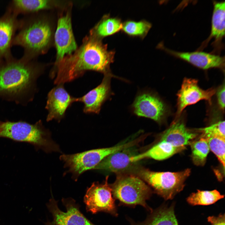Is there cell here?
<instances>
[{
    "label": "cell",
    "mask_w": 225,
    "mask_h": 225,
    "mask_svg": "<svg viewBox=\"0 0 225 225\" xmlns=\"http://www.w3.org/2000/svg\"><path fill=\"white\" fill-rule=\"evenodd\" d=\"M115 52L109 51L107 45L94 38L85 42L73 57L62 60L57 65L53 74L55 85L64 84L82 76L88 71L103 75L112 73L110 65L114 61Z\"/></svg>",
    "instance_id": "cell-1"
},
{
    "label": "cell",
    "mask_w": 225,
    "mask_h": 225,
    "mask_svg": "<svg viewBox=\"0 0 225 225\" xmlns=\"http://www.w3.org/2000/svg\"><path fill=\"white\" fill-rule=\"evenodd\" d=\"M42 68L23 57L0 60V97L18 103L31 100Z\"/></svg>",
    "instance_id": "cell-2"
},
{
    "label": "cell",
    "mask_w": 225,
    "mask_h": 225,
    "mask_svg": "<svg viewBox=\"0 0 225 225\" xmlns=\"http://www.w3.org/2000/svg\"><path fill=\"white\" fill-rule=\"evenodd\" d=\"M20 20L18 32L13 45L19 46L24 49L22 57L33 60L46 50L51 40L52 28L45 18L38 15H26Z\"/></svg>",
    "instance_id": "cell-3"
},
{
    "label": "cell",
    "mask_w": 225,
    "mask_h": 225,
    "mask_svg": "<svg viewBox=\"0 0 225 225\" xmlns=\"http://www.w3.org/2000/svg\"><path fill=\"white\" fill-rule=\"evenodd\" d=\"M0 138L28 143L46 152L59 151L41 120L33 124L22 121H0Z\"/></svg>",
    "instance_id": "cell-4"
},
{
    "label": "cell",
    "mask_w": 225,
    "mask_h": 225,
    "mask_svg": "<svg viewBox=\"0 0 225 225\" xmlns=\"http://www.w3.org/2000/svg\"><path fill=\"white\" fill-rule=\"evenodd\" d=\"M110 186L113 198L118 200L121 205L129 206L140 205L150 212L152 210L146 203L152 191L137 175H119L115 182Z\"/></svg>",
    "instance_id": "cell-5"
},
{
    "label": "cell",
    "mask_w": 225,
    "mask_h": 225,
    "mask_svg": "<svg viewBox=\"0 0 225 225\" xmlns=\"http://www.w3.org/2000/svg\"><path fill=\"white\" fill-rule=\"evenodd\" d=\"M191 170L187 169L177 172H157L142 168L137 172L138 176L166 200L172 199L182 190L185 180Z\"/></svg>",
    "instance_id": "cell-6"
},
{
    "label": "cell",
    "mask_w": 225,
    "mask_h": 225,
    "mask_svg": "<svg viewBox=\"0 0 225 225\" xmlns=\"http://www.w3.org/2000/svg\"><path fill=\"white\" fill-rule=\"evenodd\" d=\"M139 142L137 138L128 142H124L112 147L91 150L72 155L63 154L60 159L65 163V167L72 173L73 177L77 178L85 171L94 168L103 159L117 151L135 146Z\"/></svg>",
    "instance_id": "cell-7"
},
{
    "label": "cell",
    "mask_w": 225,
    "mask_h": 225,
    "mask_svg": "<svg viewBox=\"0 0 225 225\" xmlns=\"http://www.w3.org/2000/svg\"><path fill=\"white\" fill-rule=\"evenodd\" d=\"M108 176L102 183L94 182L88 188L84 198L87 212L96 214L102 212L114 216L118 215L112 189L108 183Z\"/></svg>",
    "instance_id": "cell-8"
},
{
    "label": "cell",
    "mask_w": 225,
    "mask_h": 225,
    "mask_svg": "<svg viewBox=\"0 0 225 225\" xmlns=\"http://www.w3.org/2000/svg\"><path fill=\"white\" fill-rule=\"evenodd\" d=\"M130 107L132 112L137 116L148 118L160 124L163 121L166 112L162 101L148 89L138 92Z\"/></svg>",
    "instance_id": "cell-9"
},
{
    "label": "cell",
    "mask_w": 225,
    "mask_h": 225,
    "mask_svg": "<svg viewBox=\"0 0 225 225\" xmlns=\"http://www.w3.org/2000/svg\"><path fill=\"white\" fill-rule=\"evenodd\" d=\"M62 201L66 209L65 212L58 207V202L52 198L47 205L52 214L55 225H95L81 213L79 206L72 198H63Z\"/></svg>",
    "instance_id": "cell-10"
},
{
    "label": "cell",
    "mask_w": 225,
    "mask_h": 225,
    "mask_svg": "<svg viewBox=\"0 0 225 225\" xmlns=\"http://www.w3.org/2000/svg\"><path fill=\"white\" fill-rule=\"evenodd\" d=\"M112 77L123 80L112 73L104 75L100 84L82 97L78 98L77 102L83 104L84 113L97 114L100 113L104 103L113 95L111 85Z\"/></svg>",
    "instance_id": "cell-11"
},
{
    "label": "cell",
    "mask_w": 225,
    "mask_h": 225,
    "mask_svg": "<svg viewBox=\"0 0 225 225\" xmlns=\"http://www.w3.org/2000/svg\"><path fill=\"white\" fill-rule=\"evenodd\" d=\"M78 98L71 95L65 89L64 84H59L48 92L45 107L48 112L46 120L58 122L63 118L67 109L75 102Z\"/></svg>",
    "instance_id": "cell-12"
},
{
    "label": "cell",
    "mask_w": 225,
    "mask_h": 225,
    "mask_svg": "<svg viewBox=\"0 0 225 225\" xmlns=\"http://www.w3.org/2000/svg\"><path fill=\"white\" fill-rule=\"evenodd\" d=\"M216 90L210 88L204 90L198 85L197 80L188 78L183 80L181 88L178 94L177 116L188 106L195 104L201 100H205L211 104Z\"/></svg>",
    "instance_id": "cell-13"
},
{
    "label": "cell",
    "mask_w": 225,
    "mask_h": 225,
    "mask_svg": "<svg viewBox=\"0 0 225 225\" xmlns=\"http://www.w3.org/2000/svg\"><path fill=\"white\" fill-rule=\"evenodd\" d=\"M54 39L57 50L56 65L63 60L65 55L71 54L77 49L69 14L63 15L58 19Z\"/></svg>",
    "instance_id": "cell-14"
},
{
    "label": "cell",
    "mask_w": 225,
    "mask_h": 225,
    "mask_svg": "<svg viewBox=\"0 0 225 225\" xmlns=\"http://www.w3.org/2000/svg\"><path fill=\"white\" fill-rule=\"evenodd\" d=\"M17 16L7 8L0 17V60L12 57L11 48L20 23Z\"/></svg>",
    "instance_id": "cell-15"
},
{
    "label": "cell",
    "mask_w": 225,
    "mask_h": 225,
    "mask_svg": "<svg viewBox=\"0 0 225 225\" xmlns=\"http://www.w3.org/2000/svg\"><path fill=\"white\" fill-rule=\"evenodd\" d=\"M161 48L170 54L203 69L224 68V57L200 51L191 52L176 51L167 48L162 45Z\"/></svg>",
    "instance_id": "cell-16"
},
{
    "label": "cell",
    "mask_w": 225,
    "mask_h": 225,
    "mask_svg": "<svg viewBox=\"0 0 225 225\" xmlns=\"http://www.w3.org/2000/svg\"><path fill=\"white\" fill-rule=\"evenodd\" d=\"M134 146L123 149L109 155L103 159L93 169L117 173L127 170L135 163L132 161V157L138 154Z\"/></svg>",
    "instance_id": "cell-17"
},
{
    "label": "cell",
    "mask_w": 225,
    "mask_h": 225,
    "mask_svg": "<svg viewBox=\"0 0 225 225\" xmlns=\"http://www.w3.org/2000/svg\"><path fill=\"white\" fill-rule=\"evenodd\" d=\"M198 135L188 129L182 120H177L162 133L160 141H164L174 147L185 149Z\"/></svg>",
    "instance_id": "cell-18"
},
{
    "label": "cell",
    "mask_w": 225,
    "mask_h": 225,
    "mask_svg": "<svg viewBox=\"0 0 225 225\" xmlns=\"http://www.w3.org/2000/svg\"><path fill=\"white\" fill-rule=\"evenodd\" d=\"M174 205L169 207L163 205L150 212L146 219L136 222L129 218L131 225H178L175 214Z\"/></svg>",
    "instance_id": "cell-19"
},
{
    "label": "cell",
    "mask_w": 225,
    "mask_h": 225,
    "mask_svg": "<svg viewBox=\"0 0 225 225\" xmlns=\"http://www.w3.org/2000/svg\"><path fill=\"white\" fill-rule=\"evenodd\" d=\"M184 149L174 147L166 142L160 141L148 150L133 156L132 161L133 162L135 163L146 158L158 160H163Z\"/></svg>",
    "instance_id": "cell-20"
},
{
    "label": "cell",
    "mask_w": 225,
    "mask_h": 225,
    "mask_svg": "<svg viewBox=\"0 0 225 225\" xmlns=\"http://www.w3.org/2000/svg\"><path fill=\"white\" fill-rule=\"evenodd\" d=\"M55 3L45 0H13L7 9L17 16L20 14L27 15L50 8Z\"/></svg>",
    "instance_id": "cell-21"
},
{
    "label": "cell",
    "mask_w": 225,
    "mask_h": 225,
    "mask_svg": "<svg viewBox=\"0 0 225 225\" xmlns=\"http://www.w3.org/2000/svg\"><path fill=\"white\" fill-rule=\"evenodd\" d=\"M225 14V2H215L212 18L210 38L219 40L224 36Z\"/></svg>",
    "instance_id": "cell-22"
},
{
    "label": "cell",
    "mask_w": 225,
    "mask_h": 225,
    "mask_svg": "<svg viewBox=\"0 0 225 225\" xmlns=\"http://www.w3.org/2000/svg\"><path fill=\"white\" fill-rule=\"evenodd\" d=\"M122 26V23L120 19L105 15L94 28L95 38L100 39L113 35L121 30Z\"/></svg>",
    "instance_id": "cell-23"
},
{
    "label": "cell",
    "mask_w": 225,
    "mask_h": 225,
    "mask_svg": "<svg viewBox=\"0 0 225 225\" xmlns=\"http://www.w3.org/2000/svg\"><path fill=\"white\" fill-rule=\"evenodd\" d=\"M224 195L221 194L216 190L212 191H201L198 190L197 192L192 193L187 199L188 203L192 205H208L213 204L223 198Z\"/></svg>",
    "instance_id": "cell-24"
},
{
    "label": "cell",
    "mask_w": 225,
    "mask_h": 225,
    "mask_svg": "<svg viewBox=\"0 0 225 225\" xmlns=\"http://www.w3.org/2000/svg\"><path fill=\"white\" fill-rule=\"evenodd\" d=\"M190 145L193 162L197 166L204 165L210 149L206 139L201 136L198 139L192 141Z\"/></svg>",
    "instance_id": "cell-25"
},
{
    "label": "cell",
    "mask_w": 225,
    "mask_h": 225,
    "mask_svg": "<svg viewBox=\"0 0 225 225\" xmlns=\"http://www.w3.org/2000/svg\"><path fill=\"white\" fill-rule=\"evenodd\" d=\"M152 26L149 22L142 20L139 21L127 20L122 23V30L128 35L144 38Z\"/></svg>",
    "instance_id": "cell-26"
},
{
    "label": "cell",
    "mask_w": 225,
    "mask_h": 225,
    "mask_svg": "<svg viewBox=\"0 0 225 225\" xmlns=\"http://www.w3.org/2000/svg\"><path fill=\"white\" fill-rule=\"evenodd\" d=\"M202 136L207 140L210 150L216 156L224 170L225 138L217 136L204 135Z\"/></svg>",
    "instance_id": "cell-27"
},
{
    "label": "cell",
    "mask_w": 225,
    "mask_h": 225,
    "mask_svg": "<svg viewBox=\"0 0 225 225\" xmlns=\"http://www.w3.org/2000/svg\"><path fill=\"white\" fill-rule=\"evenodd\" d=\"M225 121H220L210 125L197 130L202 134L217 136L225 138Z\"/></svg>",
    "instance_id": "cell-28"
},
{
    "label": "cell",
    "mask_w": 225,
    "mask_h": 225,
    "mask_svg": "<svg viewBox=\"0 0 225 225\" xmlns=\"http://www.w3.org/2000/svg\"><path fill=\"white\" fill-rule=\"evenodd\" d=\"M217 96L218 105L220 108L224 111L225 108V84H222L218 89L217 92Z\"/></svg>",
    "instance_id": "cell-29"
},
{
    "label": "cell",
    "mask_w": 225,
    "mask_h": 225,
    "mask_svg": "<svg viewBox=\"0 0 225 225\" xmlns=\"http://www.w3.org/2000/svg\"><path fill=\"white\" fill-rule=\"evenodd\" d=\"M225 214H220L217 217L212 216L208 218V221L212 225H225Z\"/></svg>",
    "instance_id": "cell-30"
},
{
    "label": "cell",
    "mask_w": 225,
    "mask_h": 225,
    "mask_svg": "<svg viewBox=\"0 0 225 225\" xmlns=\"http://www.w3.org/2000/svg\"><path fill=\"white\" fill-rule=\"evenodd\" d=\"M46 225H55L52 223L51 222H48L46 223Z\"/></svg>",
    "instance_id": "cell-31"
}]
</instances>
